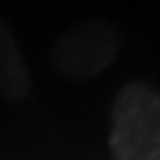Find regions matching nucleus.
<instances>
[{
  "instance_id": "nucleus-2",
  "label": "nucleus",
  "mask_w": 160,
  "mask_h": 160,
  "mask_svg": "<svg viewBox=\"0 0 160 160\" xmlns=\"http://www.w3.org/2000/svg\"><path fill=\"white\" fill-rule=\"evenodd\" d=\"M120 35L102 19L69 27L51 48V67L67 80H88L102 75L118 59Z\"/></svg>"
},
{
  "instance_id": "nucleus-1",
  "label": "nucleus",
  "mask_w": 160,
  "mask_h": 160,
  "mask_svg": "<svg viewBox=\"0 0 160 160\" xmlns=\"http://www.w3.org/2000/svg\"><path fill=\"white\" fill-rule=\"evenodd\" d=\"M109 152L115 160H160V91L131 80L112 102Z\"/></svg>"
},
{
  "instance_id": "nucleus-3",
  "label": "nucleus",
  "mask_w": 160,
  "mask_h": 160,
  "mask_svg": "<svg viewBox=\"0 0 160 160\" xmlns=\"http://www.w3.org/2000/svg\"><path fill=\"white\" fill-rule=\"evenodd\" d=\"M29 91L32 83H29L27 64L19 53L16 38L6 27V22H0V96L6 102H24Z\"/></svg>"
}]
</instances>
